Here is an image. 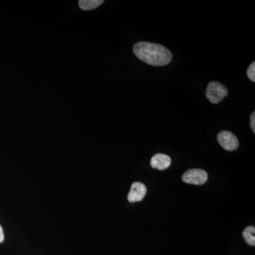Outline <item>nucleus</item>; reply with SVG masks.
<instances>
[{
    "label": "nucleus",
    "instance_id": "nucleus-1",
    "mask_svg": "<svg viewBox=\"0 0 255 255\" xmlns=\"http://www.w3.org/2000/svg\"><path fill=\"white\" fill-rule=\"evenodd\" d=\"M139 59L152 66H164L172 60V53L167 48L157 43L138 42L132 48Z\"/></svg>",
    "mask_w": 255,
    "mask_h": 255
},
{
    "label": "nucleus",
    "instance_id": "nucleus-2",
    "mask_svg": "<svg viewBox=\"0 0 255 255\" xmlns=\"http://www.w3.org/2000/svg\"><path fill=\"white\" fill-rule=\"evenodd\" d=\"M227 88L219 82H211L206 90L208 100L213 104H218L227 96Z\"/></svg>",
    "mask_w": 255,
    "mask_h": 255
},
{
    "label": "nucleus",
    "instance_id": "nucleus-3",
    "mask_svg": "<svg viewBox=\"0 0 255 255\" xmlns=\"http://www.w3.org/2000/svg\"><path fill=\"white\" fill-rule=\"evenodd\" d=\"M207 179L208 174L205 170L201 169H189L182 176L183 182L194 185H202Z\"/></svg>",
    "mask_w": 255,
    "mask_h": 255
},
{
    "label": "nucleus",
    "instance_id": "nucleus-4",
    "mask_svg": "<svg viewBox=\"0 0 255 255\" xmlns=\"http://www.w3.org/2000/svg\"><path fill=\"white\" fill-rule=\"evenodd\" d=\"M218 141L224 150L234 151L239 146L237 137L229 131H221L217 136Z\"/></svg>",
    "mask_w": 255,
    "mask_h": 255
},
{
    "label": "nucleus",
    "instance_id": "nucleus-5",
    "mask_svg": "<svg viewBox=\"0 0 255 255\" xmlns=\"http://www.w3.org/2000/svg\"><path fill=\"white\" fill-rule=\"evenodd\" d=\"M146 192H147V189L145 184L139 182L132 183L128 195V200L130 203L142 201L145 197Z\"/></svg>",
    "mask_w": 255,
    "mask_h": 255
},
{
    "label": "nucleus",
    "instance_id": "nucleus-6",
    "mask_svg": "<svg viewBox=\"0 0 255 255\" xmlns=\"http://www.w3.org/2000/svg\"><path fill=\"white\" fill-rule=\"evenodd\" d=\"M171 162H172V160L168 155L159 153L156 154L151 158L150 165L152 168L164 170V169L168 168L170 166Z\"/></svg>",
    "mask_w": 255,
    "mask_h": 255
},
{
    "label": "nucleus",
    "instance_id": "nucleus-7",
    "mask_svg": "<svg viewBox=\"0 0 255 255\" xmlns=\"http://www.w3.org/2000/svg\"><path fill=\"white\" fill-rule=\"evenodd\" d=\"M103 2L102 0H80L79 1V6L82 10L89 11L96 9Z\"/></svg>",
    "mask_w": 255,
    "mask_h": 255
},
{
    "label": "nucleus",
    "instance_id": "nucleus-8",
    "mask_svg": "<svg viewBox=\"0 0 255 255\" xmlns=\"http://www.w3.org/2000/svg\"><path fill=\"white\" fill-rule=\"evenodd\" d=\"M243 238L247 244L255 246V228L254 226H248L243 233Z\"/></svg>",
    "mask_w": 255,
    "mask_h": 255
},
{
    "label": "nucleus",
    "instance_id": "nucleus-9",
    "mask_svg": "<svg viewBox=\"0 0 255 255\" xmlns=\"http://www.w3.org/2000/svg\"><path fill=\"white\" fill-rule=\"evenodd\" d=\"M247 74H248V78L251 80L252 82H255V63L253 62V63L250 65L249 68L248 69V71H247Z\"/></svg>",
    "mask_w": 255,
    "mask_h": 255
},
{
    "label": "nucleus",
    "instance_id": "nucleus-10",
    "mask_svg": "<svg viewBox=\"0 0 255 255\" xmlns=\"http://www.w3.org/2000/svg\"><path fill=\"white\" fill-rule=\"evenodd\" d=\"M251 127L253 132H255V112H253L251 117Z\"/></svg>",
    "mask_w": 255,
    "mask_h": 255
},
{
    "label": "nucleus",
    "instance_id": "nucleus-11",
    "mask_svg": "<svg viewBox=\"0 0 255 255\" xmlns=\"http://www.w3.org/2000/svg\"><path fill=\"white\" fill-rule=\"evenodd\" d=\"M4 232H3L2 228H1V225H0V243H2L4 241Z\"/></svg>",
    "mask_w": 255,
    "mask_h": 255
}]
</instances>
